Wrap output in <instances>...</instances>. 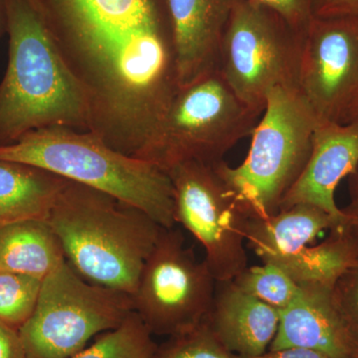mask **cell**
<instances>
[{
  "label": "cell",
  "mask_w": 358,
  "mask_h": 358,
  "mask_svg": "<svg viewBox=\"0 0 358 358\" xmlns=\"http://www.w3.org/2000/svg\"><path fill=\"white\" fill-rule=\"evenodd\" d=\"M83 85L91 133L136 157L180 88L167 0H32Z\"/></svg>",
  "instance_id": "1"
},
{
  "label": "cell",
  "mask_w": 358,
  "mask_h": 358,
  "mask_svg": "<svg viewBox=\"0 0 358 358\" xmlns=\"http://www.w3.org/2000/svg\"><path fill=\"white\" fill-rule=\"evenodd\" d=\"M8 63L0 83V147L48 128L91 131L88 93L32 0H3Z\"/></svg>",
  "instance_id": "2"
},
{
  "label": "cell",
  "mask_w": 358,
  "mask_h": 358,
  "mask_svg": "<svg viewBox=\"0 0 358 358\" xmlns=\"http://www.w3.org/2000/svg\"><path fill=\"white\" fill-rule=\"evenodd\" d=\"M46 222L78 275L129 296L164 228L133 205L70 180Z\"/></svg>",
  "instance_id": "3"
},
{
  "label": "cell",
  "mask_w": 358,
  "mask_h": 358,
  "mask_svg": "<svg viewBox=\"0 0 358 358\" xmlns=\"http://www.w3.org/2000/svg\"><path fill=\"white\" fill-rule=\"evenodd\" d=\"M0 159L40 167L133 205L162 227L173 228V187L169 173L122 154L91 131L37 129L0 147Z\"/></svg>",
  "instance_id": "4"
},
{
  "label": "cell",
  "mask_w": 358,
  "mask_h": 358,
  "mask_svg": "<svg viewBox=\"0 0 358 358\" xmlns=\"http://www.w3.org/2000/svg\"><path fill=\"white\" fill-rule=\"evenodd\" d=\"M317 119L296 87H278L268 94L251 147L240 166L216 162L248 217H266L280 210L313 148Z\"/></svg>",
  "instance_id": "5"
},
{
  "label": "cell",
  "mask_w": 358,
  "mask_h": 358,
  "mask_svg": "<svg viewBox=\"0 0 358 358\" xmlns=\"http://www.w3.org/2000/svg\"><path fill=\"white\" fill-rule=\"evenodd\" d=\"M262 114L242 102L214 71L178 89L136 159L166 173L183 162L215 164L252 136Z\"/></svg>",
  "instance_id": "6"
},
{
  "label": "cell",
  "mask_w": 358,
  "mask_h": 358,
  "mask_svg": "<svg viewBox=\"0 0 358 358\" xmlns=\"http://www.w3.org/2000/svg\"><path fill=\"white\" fill-rule=\"evenodd\" d=\"M306 32L252 0H232L217 71L235 95L263 113L278 87L298 88Z\"/></svg>",
  "instance_id": "7"
},
{
  "label": "cell",
  "mask_w": 358,
  "mask_h": 358,
  "mask_svg": "<svg viewBox=\"0 0 358 358\" xmlns=\"http://www.w3.org/2000/svg\"><path fill=\"white\" fill-rule=\"evenodd\" d=\"M131 312V296L87 282L64 261L42 280L36 307L20 329L25 357L73 358Z\"/></svg>",
  "instance_id": "8"
},
{
  "label": "cell",
  "mask_w": 358,
  "mask_h": 358,
  "mask_svg": "<svg viewBox=\"0 0 358 358\" xmlns=\"http://www.w3.org/2000/svg\"><path fill=\"white\" fill-rule=\"evenodd\" d=\"M216 280L179 229L162 228L136 291L134 312L150 333L173 336L200 324L210 310Z\"/></svg>",
  "instance_id": "9"
},
{
  "label": "cell",
  "mask_w": 358,
  "mask_h": 358,
  "mask_svg": "<svg viewBox=\"0 0 358 358\" xmlns=\"http://www.w3.org/2000/svg\"><path fill=\"white\" fill-rule=\"evenodd\" d=\"M167 173L173 182L176 223L201 244L204 262L216 282L232 281L248 267L246 212L218 173L216 162H183Z\"/></svg>",
  "instance_id": "10"
},
{
  "label": "cell",
  "mask_w": 358,
  "mask_h": 358,
  "mask_svg": "<svg viewBox=\"0 0 358 358\" xmlns=\"http://www.w3.org/2000/svg\"><path fill=\"white\" fill-rule=\"evenodd\" d=\"M298 89L317 121L348 124L358 98V18H313Z\"/></svg>",
  "instance_id": "11"
},
{
  "label": "cell",
  "mask_w": 358,
  "mask_h": 358,
  "mask_svg": "<svg viewBox=\"0 0 358 358\" xmlns=\"http://www.w3.org/2000/svg\"><path fill=\"white\" fill-rule=\"evenodd\" d=\"M357 164L358 122H317L307 166L282 199L280 210L296 204H313L334 217L345 219L334 194Z\"/></svg>",
  "instance_id": "12"
},
{
  "label": "cell",
  "mask_w": 358,
  "mask_h": 358,
  "mask_svg": "<svg viewBox=\"0 0 358 358\" xmlns=\"http://www.w3.org/2000/svg\"><path fill=\"white\" fill-rule=\"evenodd\" d=\"M232 0H167L179 87L217 70Z\"/></svg>",
  "instance_id": "13"
},
{
  "label": "cell",
  "mask_w": 358,
  "mask_h": 358,
  "mask_svg": "<svg viewBox=\"0 0 358 358\" xmlns=\"http://www.w3.org/2000/svg\"><path fill=\"white\" fill-rule=\"evenodd\" d=\"M300 296L280 310L279 326L268 350L305 348L329 358H355L333 303V288L301 286Z\"/></svg>",
  "instance_id": "14"
},
{
  "label": "cell",
  "mask_w": 358,
  "mask_h": 358,
  "mask_svg": "<svg viewBox=\"0 0 358 358\" xmlns=\"http://www.w3.org/2000/svg\"><path fill=\"white\" fill-rule=\"evenodd\" d=\"M205 320L233 355H258L267 352L277 334L280 310L246 293L233 280L216 282Z\"/></svg>",
  "instance_id": "15"
},
{
  "label": "cell",
  "mask_w": 358,
  "mask_h": 358,
  "mask_svg": "<svg viewBox=\"0 0 358 358\" xmlns=\"http://www.w3.org/2000/svg\"><path fill=\"white\" fill-rule=\"evenodd\" d=\"M345 219L315 205L296 204L266 217H249L245 240L263 263L275 264L303 251L320 233L338 227Z\"/></svg>",
  "instance_id": "16"
},
{
  "label": "cell",
  "mask_w": 358,
  "mask_h": 358,
  "mask_svg": "<svg viewBox=\"0 0 358 358\" xmlns=\"http://www.w3.org/2000/svg\"><path fill=\"white\" fill-rule=\"evenodd\" d=\"M68 179L40 167L0 159V227L46 220Z\"/></svg>",
  "instance_id": "17"
},
{
  "label": "cell",
  "mask_w": 358,
  "mask_h": 358,
  "mask_svg": "<svg viewBox=\"0 0 358 358\" xmlns=\"http://www.w3.org/2000/svg\"><path fill=\"white\" fill-rule=\"evenodd\" d=\"M66 261L46 220L18 221L0 227V271L43 280Z\"/></svg>",
  "instance_id": "18"
},
{
  "label": "cell",
  "mask_w": 358,
  "mask_h": 358,
  "mask_svg": "<svg viewBox=\"0 0 358 358\" xmlns=\"http://www.w3.org/2000/svg\"><path fill=\"white\" fill-rule=\"evenodd\" d=\"M157 350L152 334L138 313L131 312L119 327L101 334L73 358H155Z\"/></svg>",
  "instance_id": "19"
},
{
  "label": "cell",
  "mask_w": 358,
  "mask_h": 358,
  "mask_svg": "<svg viewBox=\"0 0 358 358\" xmlns=\"http://www.w3.org/2000/svg\"><path fill=\"white\" fill-rule=\"evenodd\" d=\"M235 284L277 310H284L300 296L301 288L285 271L273 264L247 267L235 278Z\"/></svg>",
  "instance_id": "20"
},
{
  "label": "cell",
  "mask_w": 358,
  "mask_h": 358,
  "mask_svg": "<svg viewBox=\"0 0 358 358\" xmlns=\"http://www.w3.org/2000/svg\"><path fill=\"white\" fill-rule=\"evenodd\" d=\"M41 285L37 278L0 271V322L20 331L36 307Z\"/></svg>",
  "instance_id": "21"
},
{
  "label": "cell",
  "mask_w": 358,
  "mask_h": 358,
  "mask_svg": "<svg viewBox=\"0 0 358 358\" xmlns=\"http://www.w3.org/2000/svg\"><path fill=\"white\" fill-rule=\"evenodd\" d=\"M155 358H234V355L222 345L204 319L157 345Z\"/></svg>",
  "instance_id": "22"
},
{
  "label": "cell",
  "mask_w": 358,
  "mask_h": 358,
  "mask_svg": "<svg viewBox=\"0 0 358 358\" xmlns=\"http://www.w3.org/2000/svg\"><path fill=\"white\" fill-rule=\"evenodd\" d=\"M355 242V259L334 282L333 303L353 357L358 358V241Z\"/></svg>",
  "instance_id": "23"
},
{
  "label": "cell",
  "mask_w": 358,
  "mask_h": 358,
  "mask_svg": "<svg viewBox=\"0 0 358 358\" xmlns=\"http://www.w3.org/2000/svg\"><path fill=\"white\" fill-rule=\"evenodd\" d=\"M279 14L300 31H307L315 17V0H252Z\"/></svg>",
  "instance_id": "24"
},
{
  "label": "cell",
  "mask_w": 358,
  "mask_h": 358,
  "mask_svg": "<svg viewBox=\"0 0 358 358\" xmlns=\"http://www.w3.org/2000/svg\"><path fill=\"white\" fill-rule=\"evenodd\" d=\"M315 17L358 18V0H315Z\"/></svg>",
  "instance_id": "25"
},
{
  "label": "cell",
  "mask_w": 358,
  "mask_h": 358,
  "mask_svg": "<svg viewBox=\"0 0 358 358\" xmlns=\"http://www.w3.org/2000/svg\"><path fill=\"white\" fill-rule=\"evenodd\" d=\"M0 358H26L20 331L0 322Z\"/></svg>",
  "instance_id": "26"
},
{
  "label": "cell",
  "mask_w": 358,
  "mask_h": 358,
  "mask_svg": "<svg viewBox=\"0 0 358 358\" xmlns=\"http://www.w3.org/2000/svg\"><path fill=\"white\" fill-rule=\"evenodd\" d=\"M234 358H329L322 353L305 350V348H284V350H268L258 355H237Z\"/></svg>",
  "instance_id": "27"
},
{
  "label": "cell",
  "mask_w": 358,
  "mask_h": 358,
  "mask_svg": "<svg viewBox=\"0 0 358 358\" xmlns=\"http://www.w3.org/2000/svg\"><path fill=\"white\" fill-rule=\"evenodd\" d=\"M345 219L343 227L350 237L358 241V197H352V201L343 209Z\"/></svg>",
  "instance_id": "28"
},
{
  "label": "cell",
  "mask_w": 358,
  "mask_h": 358,
  "mask_svg": "<svg viewBox=\"0 0 358 358\" xmlns=\"http://www.w3.org/2000/svg\"><path fill=\"white\" fill-rule=\"evenodd\" d=\"M350 197H358V164L355 171L348 176Z\"/></svg>",
  "instance_id": "29"
},
{
  "label": "cell",
  "mask_w": 358,
  "mask_h": 358,
  "mask_svg": "<svg viewBox=\"0 0 358 358\" xmlns=\"http://www.w3.org/2000/svg\"><path fill=\"white\" fill-rule=\"evenodd\" d=\"M350 122H358V98L350 110V117H348V124Z\"/></svg>",
  "instance_id": "30"
},
{
  "label": "cell",
  "mask_w": 358,
  "mask_h": 358,
  "mask_svg": "<svg viewBox=\"0 0 358 358\" xmlns=\"http://www.w3.org/2000/svg\"><path fill=\"white\" fill-rule=\"evenodd\" d=\"M0 6L3 7V0H0Z\"/></svg>",
  "instance_id": "31"
}]
</instances>
